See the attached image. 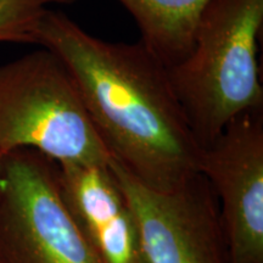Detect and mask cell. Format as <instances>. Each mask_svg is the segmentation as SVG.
<instances>
[{"instance_id": "cell-9", "label": "cell", "mask_w": 263, "mask_h": 263, "mask_svg": "<svg viewBox=\"0 0 263 263\" xmlns=\"http://www.w3.org/2000/svg\"><path fill=\"white\" fill-rule=\"evenodd\" d=\"M76 0H0V43L37 45L43 18L57 5Z\"/></svg>"}, {"instance_id": "cell-1", "label": "cell", "mask_w": 263, "mask_h": 263, "mask_svg": "<svg viewBox=\"0 0 263 263\" xmlns=\"http://www.w3.org/2000/svg\"><path fill=\"white\" fill-rule=\"evenodd\" d=\"M37 45L61 59L111 159L147 186L170 189L199 173L203 147L167 66L140 41L107 42L50 9Z\"/></svg>"}, {"instance_id": "cell-4", "label": "cell", "mask_w": 263, "mask_h": 263, "mask_svg": "<svg viewBox=\"0 0 263 263\" xmlns=\"http://www.w3.org/2000/svg\"><path fill=\"white\" fill-rule=\"evenodd\" d=\"M0 263H99L62 200L58 163L35 150L4 155Z\"/></svg>"}, {"instance_id": "cell-7", "label": "cell", "mask_w": 263, "mask_h": 263, "mask_svg": "<svg viewBox=\"0 0 263 263\" xmlns=\"http://www.w3.org/2000/svg\"><path fill=\"white\" fill-rule=\"evenodd\" d=\"M59 188L99 263H143L133 213L110 164H58Z\"/></svg>"}, {"instance_id": "cell-6", "label": "cell", "mask_w": 263, "mask_h": 263, "mask_svg": "<svg viewBox=\"0 0 263 263\" xmlns=\"http://www.w3.org/2000/svg\"><path fill=\"white\" fill-rule=\"evenodd\" d=\"M199 173L218 201L232 263H263V107L238 115L203 147Z\"/></svg>"}, {"instance_id": "cell-2", "label": "cell", "mask_w": 263, "mask_h": 263, "mask_svg": "<svg viewBox=\"0 0 263 263\" xmlns=\"http://www.w3.org/2000/svg\"><path fill=\"white\" fill-rule=\"evenodd\" d=\"M262 27L263 0H210L196 25L192 50L167 67L202 147L238 115L263 107L257 62Z\"/></svg>"}, {"instance_id": "cell-3", "label": "cell", "mask_w": 263, "mask_h": 263, "mask_svg": "<svg viewBox=\"0 0 263 263\" xmlns=\"http://www.w3.org/2000/svg\"><path fill=\"white\" fill-rule=\"evenodd\" d=\"M18 149L58 164L107 166L112 160L68 68L42 47L0 66V154Z\"/></svg>"}, {"instance_id": "cell-8", "label": "cell", "mask_w": 263, "mask_h": 263, "mask_svg": "<svg viewBox=\"0 0 263 263\" xmlns=\"http://www.w3.org/2000/svg\"><path fill=\"white\" fill-rule=\"evenodd\" d=\"M133 16L140 39L168 67L193 47L194 33L210 0H118Z\"/></svg>"}, {"instance_id": "cell-10", "label": "cell", "mask_w": 263, "mask_h": 263, "mask_svg": "<svg viewBox=\"0 0 263 263\" xmlns=\"http://www.w3.org/2000/svg\"><path fill=\"white\" fill-rule=\"evenodd\" d=\"M3 170H4V156H3L2 154H0V180H2Z\"/></svg>"}, {"instance_id": "cell-5", "label": "cell", "mask_w": 263, "mask_h": 263, "mask_svg": "<svg viewBox=\"0 0 263 263\" xmlns=\"http://www.w3.org/2000/svg\"><path fill=\"white\" fill-rule=\"evenodd\" d=\"M110 168L133 213L143 263H232L218 201L201 173L162 190L114 160Z\"/></svg>"}]
</instances>
